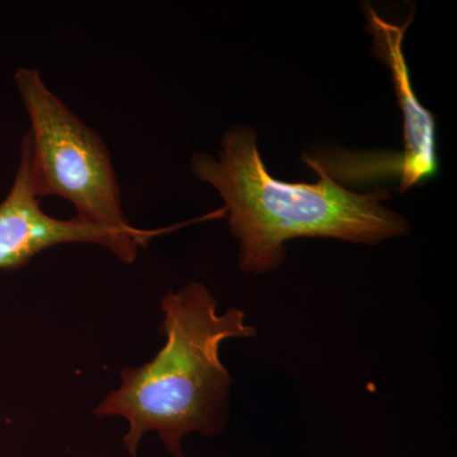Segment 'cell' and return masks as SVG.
<instances>
[{
    "label": "cell",
    "instance_id": "3957f363",
    "mask_svg": "<svg viewBox=\"0 0 457 457\" xmlns=\"http://www.w3.org/2000/svg\"><path fill=\"white\" fill-rule=\"evenodd\" d=\"M14 80L31 122L27 135L38 198H64L77 210L75 216L90 224L137 230L123 212L110 150L98 132L49 89L40 71L18 69Z\"/></svg>",
    "mask_w": 457,
    "mask_h": 457
},
{
    "label": "cell",
    "instance_id": "7a4b0ae2",
    "mask_svg": "<svg viewBox=\"0 0 457 457\" xmlns=\"http://www.w3.org/2000/svg\"><path fill=\"white\" fill-rule=\"evenodd\" d=\"M161 308L163 347L149 362L123 369L120 386L95 409L96 417L128 420L123 445L131 457H139L140 442L150 432L173 457H185L182 441L191 433L220 435L231 386L221 345L257 335L239 309L220 314L215 296L200 282L170 291Z\"/></svg>",
    "mask_w": 457,
    "mask_h": 457
},
{
    "label": "cell",
    "instance_id": "277c9868",
    "mask_svg": "<svg viewBox=\"0 0 457 457\" xmlns=\"http://www.w3.org/2000/svg\"><path fill=\"white\" fill-rule=\"evenodd\" d=\"M165 233L167 228L122 233L77 216L62 220L45 212L33 185L29 139L25 135L13 186L0 203V269H20L45 249L68 243L104 246L123 263L131 264L153 237Z\"/></svg>",
    "mask_w": 457,
    "mask_h": 457
},
{
    "label": "cell",
    "instance_id": "5b68a950",
    "mask_svg": "<svg viewBox=\"0 0 457 457\" xmlns=\"http://www.w3.org/2000/svg\"><path fill=\"white\" fill-rule=\"evenodd\" d=\"M363 13L368 21L366 29L372 36L371 54L389 68L404 119L403 152L399 154L393 153L396 158L390 161L376 158H363V161L375 163L374 170H383L384 174L392 176V179H398L399 192L403 194L416 186L429 182L437 176L440 170L435 114L418 101L403 51L405 32L413 23L416 8L413 7L403 25L384 20L370 4L363 5Z\"/></svg>",
    "mask_w": 457,
    "mask_h": 457
},
{
    "label": "cell",
    "instance_id": "6da1fadb",
    "mask_svg": "<svg viewBox=\"0 0 457 457\" xmlns=\"http://www.w3.org/2000/svg\"><path fill=\"white\" fill-rule=\"evenodd\" d=\"M319 179L282 182L270 176L251 126L228 128L219 158L197 152L191 170L224 201L225 218L239 243L240 270L264 275L282 266L286 243L297 237H330L378 245L407 236L404 216L387 209L390 191L356 194L343 187L312 156H303Z\"/></svg>",
    "mask_w": 457,
    "mask_h": 457
}]
</instances>
